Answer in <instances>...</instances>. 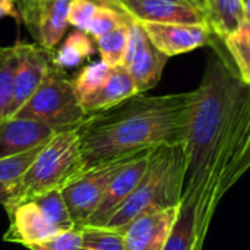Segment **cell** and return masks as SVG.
<instances>
[{
  "label": "cell",
  "mask_w": 250,
  "mask_h": 250,
  "mask_svg": "<svg viewBox=\"0 0 250 250\" xmlns=\"http://www.w3.org/2000/svg\"><path fill=\"white\" fill-rule=\"evenodd\" d=\"M182 146L186 180L180 205L205 224L220 204L223 180L250 168V86L218 51L193 89Z\"/></svg>",
  "instance_id": "obj_1"
},
{
  "label": "cell",
  "mask_w": 250,
  "mask_h": 250,
  "mask_svg": "<svg viewBox=\"0 0 250 250\" xmlns=\"http://www.w3.org/2000/svg\"><path fill=\"white\" fill-rule=\"evenodd\" d=\"M193 91L136 94L88 114L76 127L85 168L158 146L182 145Z\"/></svg>",
  "instance_id": "obj_2"
},
{
  "label": "cell",
  "mask_w": 250,
  "mask_h": 250,
  "mask_svg": "<svg viewBox=\"0 0 250 250\" xmlns=\"http://www.w3.org/2000/svg\"><path fill=\"white\" fill-rule=\"evenodd\" d=\"M185 180L186 158L183 146L154 148L142 179L104 227L123 231L127 224L146 212L180 205Z\"/></svg>",
  "instance_id": "obj_3"
},
{
  "label": "cell",
  "mask_w": 250,
  "mask_h": 250,
  "mask_svg": "<svg viewBox=\"0 0 250 250\" xmlns=\"http://www.w3.org/2000/svg\"><path fill=\"white\" fill-rule=\"evenodd\" d=\"M83 170L85 163L76 129L57 132L42 146L23 177L12 185V201L4 209L50 190H62Z\"/></svg>",
  "instance_id": "obj_4"
},
{
  "label": "cell",
  "mask_w": 250,
  "mask_h": 250,
  "mask_svg": "<svg viewBox=\"0 0 250 250\" xmlns=\"http://www.w3.org/2000/svg\"><path fill=\"white\" fill-rule=\"evenodd\" d=\"M86 116L72 81L62 69L51 66L42 83L13 117L31 119L62 132L76 129Z\"/></svg>",
  "instance_id": "obj_5"
},
{
  "label": "cell",
  "mask_w": 250,
  "mask_h": 250,
  "mask_svg": "<svg viewBox=\"0 0 250 250\" xmlns=\"http://www.w3.org/2000/svg\"><path fill=\"white\" fill-rule=\"evenodd\" d=\"M135 155L136 154L85 168L60 190L70 218L78 229L86 223V220L100 205L113 179Z\"/></svg>",
  "instance_id": "obj_6"
},
{
  "label": "cell",
  "mask_w": 250,
  "mask_h": 250,
  "mask_svg": "<svg viewBox=\"0 0 250 250\" xmlns=\"http://www.w3.org/2000/svg\"><path fill=\"white\" fill-rule=\"evenodd\" d=\"M70 0H25L18 1L21 22L28 28L38 47L54 51L63 38Z\"/></svg>",
  "instance_id": "obj_7"
},
{
  "label": "cell",
  "mask_w": 250,
  "mask_h": 250,
  "mask_svg": "<svg viewBox=\"0 0 250 250\" xmlns=\"http://www.w3.org/2000/svg\"><path fill=\"white\" fill-rule=\"evenodd\" d=\"M18 56V66L13 79L12 100L6 113V119L13 117L19 108L32 97L51 69L48 51L35 44H13Z\"/></svg>",
  "instance_id": "obj_8"
},
{
  "label": "cell",
  "mask_w": 250,
  "mask_h": 250,
  "mask_svg": "<svg viewBox=\"0 0 250 250\" xmlns=\"http://www.w3.org/2000/svg\"><path fill=\"white\" fill-rule=\"evenodd\" d=\"M152 45L167 57L212 45L215 34L207 23H155L139 22Z\"/></svg>",
  "instance_id": "obj_9"
},
{
  "label": "cell",
  "mask_w": 250,
  "mask_h": 250,
  "mask_svg": "<svg viewBox=\"0 0 250 250\" xmlns=\"http://www.w3.org/2000/svg\"><path fill=\"white\" fill-rule=\"evenodd\" d=\"M130 19L155 23H207L205 13L190 0H111Z\"/></svg>",
  "instance_id": "obj_10"
},
{
  "label": "cell",
  "mask_w": 250,
  "mask_h": 250,
  "mask_svg": "<svg viewBox=\"0 0 250 250\" xmlns=\"http://www.w3.org/2000/svg\"><path fill=\"white\" fill-rule=\"evenodd\" d=\"M151 151L152 149H146V151L136 154L119 171V174L113 179L108 189L105 190L100 205L97 207V209L91 214V217L86 220V223L82 227H104L107 224V221L120 208V205L129 198V195L133 192V189L142 179L148 167Z\"/></svg>",
  "instance_id": "obj_11"
},
{
  "label": "cell",
  "mask_w": 250,
  "mask_h": 250,
  "mask_svg": "<svg viewBox=\"0 0 250 250\" xmlns=\"http://www.w3.org/2000/svg\"><path fill=\"white\" fill-rule=\"evenodd\" d=\"M179 207L146 212L126 226L125 250H163L179 214Z\"/></svg>",
  "instance_id": "obj_12"
},
{
  "label": "cell",
  "mask_w": 250,
  "mask_h": 250,
  "mask_svg": "<svg viewBox=\"0 0 250 250\" xmlns=\"http://www.w3.org/2000/svg\"><path fill=\"white\" fill-rule=\"evenodd\" d=\"M7 214L9 229L3 236L4 242L28 248L62 233L47 220L34 201L21 202L7 209Z\"/></svg>",
  "instance_id": "obj_13"
},
{
  "label": "cell",
  "mask_w": 250,
  "mask_h": 250,
  "mask_svg": "<svg viewBox=\"0 0 250 250\" xmlns=\"http://www.w3.org/2000/svg\"><path fill=\"white\" fill-rule=\"evenodd\" d=\"M54 132L51 127L23 117H9L0 122V158L22 154L47 144Z\"/></svg>",
  "instance_id": "obj_14"
},
{
  "label": "cell",
  "mask_w": 250,
  "mask_h": 250,
  "mask_svg": "<svg viewBox=\"0 0 250 250\" xmlns=\"http://www.w3.org/2000/svg\"><path fill=\"white\" fill-rule=\"evenodd\" d=\"M136 94L138 91H136L132 76L123 66H119V67H113L103 88L89 100L82 103L81 105L86 114H92V113L110 108Z\"/></svg>",
  "instance_id": "obj_15"
},
{
  "label": "cell",
  "mask_w": 250,
  "mask_h": 250,
  "mask_svg": "<svg viewBox=\"0 0 250 250\" xmlns=\"http://www.w3.org/2000/svg\"><path fill=\"white\" fill-rule=\"evenodd\" d=\"M170 57L157 50L149 41L126 66L125 69L132 76L138 94H145L152 89L161 79L163 70Z\"/></svg>",
  "instance_id": "obj_16"
},
{
  "label": "cell",
  "mask_w": 250,
  "mask_h": 250,
  "mask_svg": "<svg viewBox=\"0 0 250 250\" xmlns=\"http://www.w3.org/2000/svg\"><path fill=\"white\" fill-rule=\"evenodd\" d=\"M204 13L215 37L226 40L245 23V0H205Z\"/></svg>",
  "instance_id": "obj_17"
},
{
  "label": "cell",
  "mask_w": 250,
  "mask_h": 250,
  "mask_svg": "<svg viewBox=\"0 0 250 250\" xmlns=\"http://www.w3.org/2000/svg\"><path fill=\"white\" fill-rule=\"evenodd\" d=\"M95 53L94 41L89 35L82 31L70 32L63 44L53 54V66L59 69H72L78 67L83 60L89 59Z\"/></svg>",
  "instance_id": "obj_18"
},
{
  "label": "cell",
  "mask_w": 250,
  "mask_h": 250,
  "mask_svg": "<svg viewBox=\"0 0 250 250\" xmlns=\"http://www.w3.org/2000/svg\"><path fill=\"white\" fill-rule=\"evenodd\" d=\"M130 18L117 7L111 0H98V7L95 15L92 16L85 34L92 40H98L100 37L130 23Z\"/></svg>",
  "instance_id": "obj_19"
},
{
  "label": "cell",
  "mask_w": 250,
  "mask_h": 250,
  "mask_svg": "<svg viewBox=\"0 0 250 250\" xmlns=\"http://www.w3.org/2000/svg\"><path fill=\"white\" fill-rule=\"evenodd\" d=\"M163 250H199L196 242L195 214L190 207H179L177 218Z\"/></svg>",
  "instance_id": "obj_20"
},
{
  "label": "cell",
  "mask_w": 250,
  "mask_h": 250,
  "mask_svg": "<svg viewBox=\"0 0 250 250\" xmlns=\"http://www.w3.org/2000/svg\"><path fill=\"white\" fill-rule=\"evenodd\" d=\"M111 70H113V67H110L103 60L94 62V63L82 67V70L72 81L76 97L81 104L85 103L86 100H89L92 95H95L103 88V85L107 82Z\"/></svg>",
  "instance_id": "obj_21"
},
{
  "label": "cell",
  "mask_w": 250,
  "mask_h": 250,
  "mask_svg": "<svg viewBox=\"0 0 250 250\" xmlns=\"http://www.w3.org/2000/svg\"><path fill=\"white\" fill-rule=\"evenodd\" d=\"M29 201H34L38 205V208L47 217V220L59 231H66V230H72L76 227L70 218V214L67 211V207H66L64 199L62 196V192L59 189L38 195Z\"/></svg>",
  "instance_id": "obj_22"
},
{
  "label": "cell",
  "mask_w": 250,
  "mask_h": 250,
  "mask_svg": "<svg viewBox=\"0 0 250 250\" xmlns=\"http://www.w3.org/2000/svg\"><path fill=\"white\" fill-rule=\"evenodd\" d=\"M229 53L231 54L240 79L250 85V23L245 22L236 32L224 40Z\"/></svg>",
  "instance_id": "obj_23"
},
{
  "label": "cell",
  "mask_w": 250,
  "mask_h": 250,
  "mask_svg": "<svg viewBox=\"0 0 250 250\" xmlns=\"http://www.w3.org/2000/svg\"><path fill=\"white\" fill-rule=\"evenodd\" d=\"M16 66L18 56L15 45H0V122L6 119V113L12 100Z\"/></svg>",
  "instance_id": "obj_24"
},
{
  "label": "cell",
  "mask_w": 250,
  "mask_h": 250,
  "mask_svg": "<svg viewBox=\"0 0 250 250\" xmlns=\"http://www.w3.org/2000/svg\"><path fill=\"white\" fill-rule=\"evenodd\" d=\"M127 29L129 25L120 26L95 40L97 48L101 54V60L110 67H119L123 64V57L127 44Z\"/></svg>",
  "instance_id": "obj_25"
},
{
  "label": "cell",
  "mask_w": 250,
  "mask_h": 250,
  "mask_svg": "<svg viewBox=\"0 0 250 250\" xmlns=\"http://www.w3.org/2000/svg\"><path fill=\"white\" fill-rule=\"evenodd\" d=\"M44 145L37 146L31 151L22 152V154L0 158V185L10 186V185L18 183L23 177V174L29 170V167L35 161V158L38 157Z\"/></svg>",
  "instance_id": "obj_26"
},
{
  "label": "cell",
  "mask_w": 250,
  "mask_h": 250,
  "mask_svg": "<svg viewBox=\"0 0 250 250\" xmlns=\"http://www.w3.org/2000/svg\"><path fill=\"white\" fill-rule=\"evenodd\" d=\"M82 246L92 250H125L123 233L105 227H81Z\"/></svg>",
  "instance_id": "obj_27"
},
{
  "label": "cell",
  "mask_w": 250,
  "mask_h": 250,
  "mask_svg": "<svg viewBox=\"0 0 250 250\" xmlns=\"http://www.w3.org/2000/svg\"><path fill=\"white\" fill-rule=\"evenodd\" d=\"M29 250H81L82 249V231L75 227L72 230L62 231L44 242L29 245Z\"/></svg>",
  "instance_id": "obj_28"
},
{
  "label": "cell",
  "mask_w": 250,
  "mask_h": 250,
  "mask_svg": "<svg viewBox=\"0 0 250 250\" xmlns=\"http://www.w3.org/2000/svg\"><path fill=\"white\" fill-rule=\"evenodd\" d=\"M98 7V0H70L67 22L78 31L85 32Z\"/></svg>",
  "instance_id": "obj_29"
},
{
  "label": "cell",
  "mask_w": 250,
  "mask_h": 250,
  "mask_svg": "<svg viewBox=\"0 0 250 250\" xmlns=\"http://www.w3.org/2000/svg\"><path fill=\"white\" fill-rule=\"evenodd\" d=\"M13 18L21 23V15L18 9V0H0V18Z\"/></svg>",
  "instance_id": "obj_30"
},
{
  "label": "cell",
  "mask_w": 250,
  "mask_h": 250,
  "mask_svg": "<svg viewBox=\"0 0 250 250\" xmlns=\"http://www.w3.org/2000/svg\"><path fill=\"white\" fill-rule=\"evenodd\" d=\"M12 195H13V188L6 186V185H0V205H3L4 208L9 205V202L12 201Z\"/></svg>",
  "instance_id": "obj_31"
},
{
  "label": "cell",
  "mask_w": 250,
  "mask_h": 250,
  "mask_svg": "<svg viewBox=\"0 0 250 250\" xmlns=\"http://www.w3.org/2000/svg\"><path fill=\"white\" fill-rule=\"evenodd\" d=\"M245 22L250 23V0H245Z\"/></svg>",
  "instance_id": "obj_32"
},
{
  "label": "cell",
  "mask_w": 250,
  "mask_h": 250,
  "mask_svg": "<svg viewBox=\"0 0 250 250\" xmlns=\"http://www.w3.org/2000/svg\"><path fill=\"white\" fill-rule=\"evenodd\" d=\"M193 4H196L198 7H201L204 10V6H205V0H190Z\"/></svg>",
  "instance_id": "obj_33"
},
{
  "label": "cell",
  "mask_w": 250,
  "mask_h": 250,
  "mask_svg": "<svg viewBox=\"0 0 250 250\" xmlns=\"http://www.w3.org/2000/svg\"><path fill=\"white\" fill-rule=\"evenodd\" d=\"M81 250H92V249H89V248H83V246H82V249Z\"/></svg>",
  "instance_id": "obj_34"
},
{
  "label": "cell",
  "mask_w": 250,
  "mask_h": 250,
  "mask_svg": "<svg viewBox=\"0 0 250 250\" xmlns=\"http://www.w3.org/2000/svg\"><path fill=\"white\" fill-rule=\"evenodd\" d=\"M18 1H25V0H18Z\"/></svg>",
  "instance_id": "obj_35"
},
{
  "label": "cell",
  "mask_w": 250,
  "mask_h": 250,
  "mask_svg": "<svg viewBox=\"0 0 250 250\" xmlns=\"http://www.w3.org/2000/svg\"><path fill=\"white\" fill-rule=\"evenodd\" d=\"M249 86H250V85H249Z\"/></svg>",
  "instance_id": "obj_36"
}]
</instances>
